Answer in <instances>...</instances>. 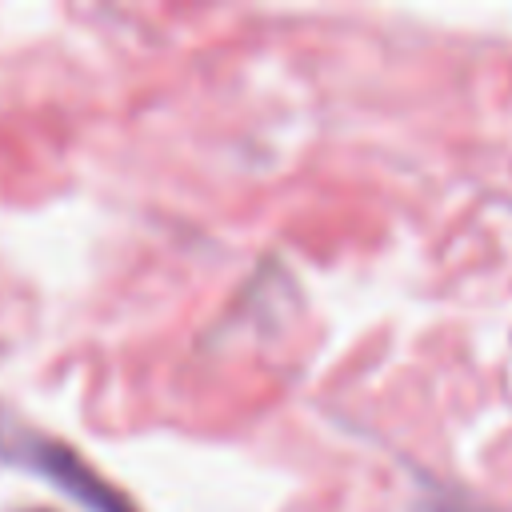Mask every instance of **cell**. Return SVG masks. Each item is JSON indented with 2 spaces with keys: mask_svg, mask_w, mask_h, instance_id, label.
<instances>
[{
  "mask_svg": "<svg viewBox=\"0 0 512 512\" xmlns=\"http://www.w3.org/2000/svg\"><path fill=\"white\" fill-rule=\"evenodd\" d=\"M24 460L32 464V468H40L48 480H56L68 496H76L80 504H88L92 512H132L112 488H104L100 484V476L96 472H88V464H80L72 452H64L60 444H48V440H36V444H28V452H24Z\"/></svg>",
  "mask_w": 512,
  "mask_h": 512,
  "instance_id": "obj_1",
  "label": "cell"
}]
</instances>
